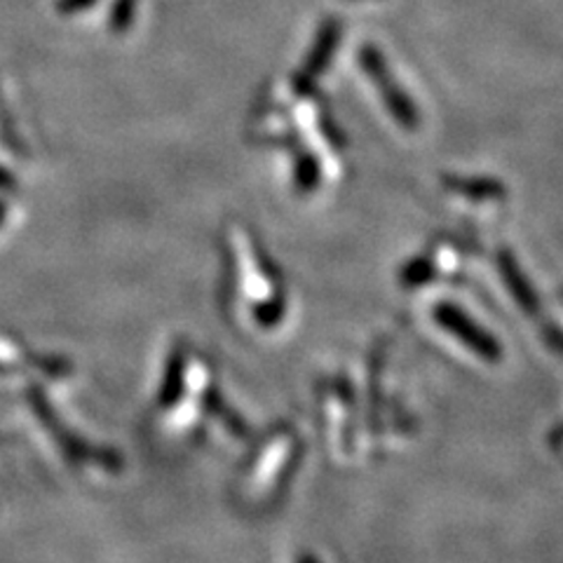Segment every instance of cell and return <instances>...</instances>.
<instances>
[{"label": "cell", "instance_id": "cell-1", "mask_svg": "<svg viewBox=\"0 0 563 563\" xmlns=\"http://www.w3.org/2000/svg\"><path fill=\"white\" fill-rule=\"evenodd\" d=\"M434 322L442 329H446L449 333H453V336L461 341L465 347H470L479 360H484L488 364L500 362L503 347L496 341V336L488 333L486 329H482L467 312H463L457 306L439 303L434 308Z\"/></svg>", "mask_w": 563, "mask_h": 563}, {"label": "cell", "instance_id": "cell-2", "mask_svg": "<svg viewBox=\"0 0 563 563\" xmlns=\"http://www.w3.org/2000/svg\"><path fill=\"white\" fill-rule=\"evenodd\" d=\"M498 271L503 275V282H505L507 291L512 294V298L517 301V306L521 310H526V312L536 314L538 308H540L538 294H536V289L531 285H528V277L519 268L517 258L509 254V252H500V256H498Z\"/></svg>", "mask_w": 563, "mask_h": 563}, {"label": "cell", "instance_id": "cell-3", "mask_svg": "<svg viewBox=\"0 0 563 563\" xmlns=\"http://www.w3.org/2000/svg\"><path fill=\"white\" fill-rule=\"evenodd\" d=\"M449 186H453V190L463 192V196L474 198V200H493V198L505 196L503 186L496 184V181H490V179H467V181L451 179Z\"/></svg>", "mask_w": 563, "mask_h": 563}]
</instances>
